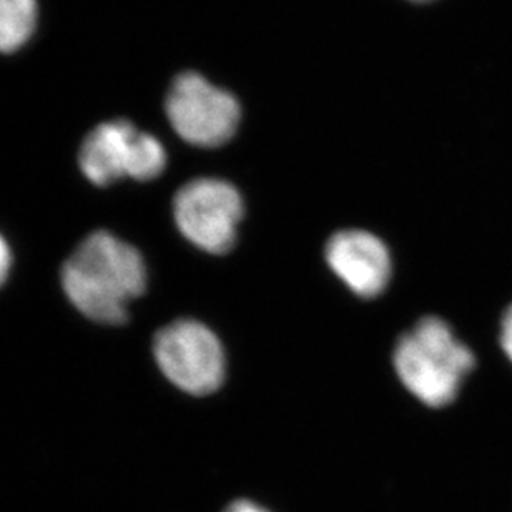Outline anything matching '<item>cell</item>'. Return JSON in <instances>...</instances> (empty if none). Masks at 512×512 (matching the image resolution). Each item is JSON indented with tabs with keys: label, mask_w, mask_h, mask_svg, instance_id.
<instances>
[{
	"label": "cell",
	"mask_w": 512,
	"mask_h": 512,
	"mask_svg": "<svg viewBox=\"0 0 512 512\" xmlns=\"http://www.w3.org/2000/svg\"><path fill=\"white\" fill-rule=\"evenodd\" d=\"M62 286L82 315L120 325L127 320L130 301L145 291L147 268L130 243L109 232H95L65 261Z\"/></svg>",
	"instance_id": "6da1fadb"
},
{
	"label": "cell",
	"mask_w": 512,
	"mask_h": 512,
	"mask_svg": "<svg viewBox=\"0 0 512 512\" xmlns=\"http://www.w3.org/2000/svg\"><path fill=\"white\" fill-rule=\"evenodd\" d=\"M474 366L473 350L458 340L446 321L434 316L419 321L394 350L399 380L431 408L453 403Z\"/></svg>",
	"instance_id": "7a4b0ae2"
},
{
	"label": "cell",
	"mask_w": 512,
	"mask_h": 512,
	"mask_svg": "<svg viewBox=\"0 0 512 512\" xmlns=\"http://www.w3.org/2000/svg\"><path fill=\"white\" fill-rule=\"evenodd\" d=\"M79 163L90 182L107 187L125 177L140 182L160 177L167 167V152L150 133L127 120H112L85 137Z\"/></svg>",
	"instance_id": "3957f363"
},
{
	"label": "cell",
	"mask_w": 512,
	"mask_h": 512,
	"mask_svg": "<svg viewBox=\"0 0 512 512\" xmlns=\"http://www.w3.org/2000/svg\"><path fill=\"white\" fill-rule=\"evenodd\" d=\"M153 355L163 375L185 393L205 396L222 386L225 378L222 343L198 321H173L158 331Z\"/></svg>",
	"instance_id": "277c9868"
},
{
	"label": "cell",
	"mask_w": 512,
	"mask_h": 512,
	"mask_svg": "<svg viewBox=\"0 0 512 512\" xmlns=\"http://www.w3.org/2000/svg\"><path fill=\"white\" fill-rule=\"evenodd\" d=\"M173 215L183 237L205 252L232 250L243 202L237 188L220 178H198L178 190Z\"/></svg>",
	"instance_id": "5b68a950"
},
{
	"label": "cell",
	"mask_w": 512,
	"mask_h": 512,
	"mask_svg": "<svg viewBox=\"0 0 512 512\" xmlns=\"http://www.w3.org/2000/svg\"><path fill=\"white\" fill-rule=\"evenodd\" d=\"M173 130L195 147H220L237 132L240 105L197 72L178 75L167 95Z\"/></svg>",
	"instance_id": "8992f818"
},
{
	"label": "cell",
	"mask_w": 512,
	"mask_h": 512,
	"mask_svg": "<svg viewBox=\"0 0 512 512\" xmlns=\"http://www.w3.org/2000/svg\"><path fill=\"white\" fill-rule=\"evenodd\" d=\"M326 261L361 298L381 295L391 278V256L380 238L365 230H343L326 245Z\"/></svg>",
	"instance_id": "52a82bcc"
},
{
	"label": "cell",
	"mask_w": 512,
	"mask_h": 512,
	"mask_svg": "<svg viewBox=\"0 0 512 512\" xmlns=\"http://www.w3.org/2000/svg\"><path fill=\"white\" fill-rule=\"evenodd\" d=\"M37 0H0V52L19 50L32 37Z\"/></svg>",
	"instance_id": "ba28073f"
},
{
	"label": "cell",
	"mask_w": 512,
	"mask_h": 512,
	"mask_svg": "<svg viewBox=\"0 0 512 512\" xmlns=\"http://www.w3.org/2000/svg\"><path fill=\"white\" fill-rule=\"evenodd\" d=\"M499 346L512 365V303L504 310L499 326Z\"/></svg>",
	"instance_id": "9c48e42d"
},
{
	"label": "cell",
	"mask_w": 512,
	"mask_h": 512,
	"mask_svg": "<svg viewBox=\"0 0 512 512\" xmlns=\"http://www.w3.org/2000/svg\"><path fill=\"white\" fill-rule=\"evenodd\" d=\"M10 263H12V255H10L9 245L5 242V238L0 235V286L4 285L9 275Z\"/></svg>",
	"instance_id": "30bf717a"
},
{
	"label": "cell",
	"mask_w": 512,
	"mask_h": 512,
	"mask_svg": "<svg viewBox=\"0 0 512 512\" xmlns=\"http://www.w3.org/2000/svg\"><path fill=\"white\" fill-rule=\"evenodd\" d=\"M223 512H270L268 509L261 508L260 504L248 501V499H238L235 503L230 504Z\"/></svg>",
	"instance_id": "8fae6325"
},
{
	"label": "cell",
	"mask_w": 512,
	"mask_h": 512,
	"mask_svg": "<svg viewBox=\"0 0 512 512\" xmlns=\"http://www.w3.org/2000/svg\"><path fill=\"white\" fill-rule=\"evenodd\" d=\"M414 2H426V0H414Z\"/></svg>",
	"instance_id": "7c38bea8"
}]
</instances>
